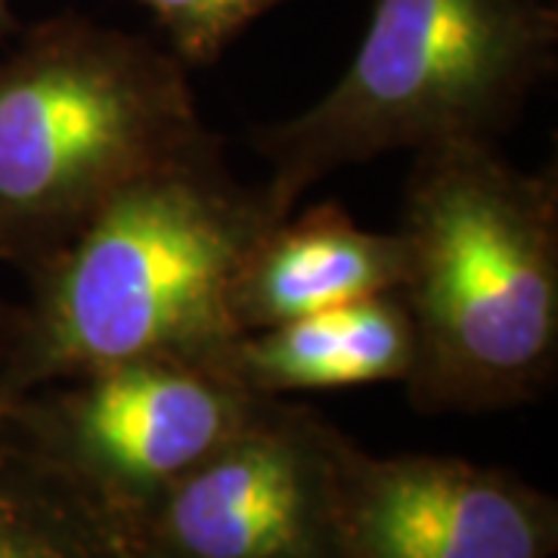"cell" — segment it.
Returning <instances> with one entry per match:
<instances>
[{"label": "cell", "instance_id": "cell-1", "mask_svg": "<svg viewBox=\"0 0 558 558\" xmlns=\"http://www.w3.org/2000/svg\"><path fill=\"white\" fill-rule=\"evenodd\" d=\"M277 223L211 134L102 205L35 277L0 398L146 354L208 357L240 336L233 289Z\"/></svg>", "mask_w": 558, "mask_h": 558}, {"label": "cell", "instance_id": "cell-2", "mask_svg": "<svg viewBox=\"0 0 558 558\" xmlns=\"http://www.w3.org/2000/svg\"><path fill=\"white\" fill-rule=\"evenodd\" d=\"M398 230L410 403L490 413L543 398L558 369L556 168L521 171L487 140L418 149Z\"/></svg>", "mask_w": 558, "mask_h": 558}, {"label": "cell", "instance_id": "cell-3", "mask_svg": "<svg viewBox=\"0 0 558 558\" xmlns=\"http://www.w3.org/2000/svg\"><path fill=\"white\" fill-rule=\"evenodd\" d=\"M556 40L543 0H379L341 78L255 134L274 218H289L319 180L385 153L497 143L553 75Z\"/></svg>", "mask_w": 558, "mask_h": 558}, {"label": "cell", "instance_id": "cell-4", "mask_svg": "<svg viewBox=\"0 0 558 558\" xmlns=\"http://www.w3.org/2000/svg\"><path fill=\"white\" fill-rule=\"evenodd\" d=\"M186 65L69 20L0 69V248L32 274L131 180L208 140Z\"/></svg>", "mask_w": 558, "mask_h": 558}, {"label": "cell", "instance_id": "cell-5", "mask_svg": "<svg viewBox=\"0 0 558 558\" xmlns=\"http://www.w3.org/2000/svg\"><path fill=\"white\" fill-rule=\"evenodd\" d=\"M354 440L267 398L223 447L121 521L134 558H348L344 465Z\"/></svg>", "mask_w": 558, "mask_h": 558}, {"label": "cell", "instance_id": "cell-6", "mask_svg": "<svg viewBox=\"0 0 558 558\" xmlns=\"http://www.w3.org/2000/svg\"><path fill=\"white\" fill-rule=\"evenodd\" d=\"M7 400L124 521L245 428L267 398L205 357L146 354Z\"/></svg>", "mask_w": 558, "mask_h": 558}, {"label": "cell", "instance_id": "cell-7", "mask_svg": "<svg viewBox=\"0 0 558 558\" xmlns=\"http://www.w3.org/2000/svg\"><path fill=\"white\" fill-rule=\"evenodd\" d=\"M344 534L348 558H553L558 502L506 469L351 444Z\"/></svg>", "mask_w": 558, "mask_h": 558}, {"label": "cell", "instance_id": "cell-8", "mask_svg": "<svg viewBox=\"0 0 558 558\" xmlns=\"http://www.w3.org/2000/svg\"><path fill=\"white\" fill-rule=\"evenodd\" d=\"M407 277L400 230H366L336 202L277 220L255 242L233 289L242 332L270 329L326 307L398 292Z\"/></svg>", "mask_w": 558, "mask_h": 558}, {"label": "cell", "instance_id": "cell-9", "mask_svg": "<svg viewBox=\"0 0 558 558\" xmlns=\"http://www.w3.org/2000/svg\"><path fill=\"white\" fill-rule=\"evenodd\" d=\"M413 323L398 292L242 332L208 363L260 398L400 381L413 369Z\"/></svg>", "mask_w": 558, "mask_h": 558}, {"label": "cell", "instance_id": "cell-10", "mask_svg": "<svg viewBox=\"0 0 558 558\" xmlns=\"http://www.w3.org/2000/svg\"><path fill=\"white\" fill-rule=\"evenodd\" d=\"M0 558H134L119 515L0 398Z\"/></svg>", "mask_w": 558, "mask_h": 558}, {"label": "cell", "instance_id": "cell-11", "mask_svg": "<svg viewBox=\"0 0 558 558\" xmlns=\"http://www.w3.org/2000/svg\"><path fill=\"white\" fill-rule=\"evenodd\" d=\"M165 28L183 65H205L223 53L248 22L286 0H140Z\"/></svg>", "mask_w": 558, "mask_h": 558}]
</instances>
